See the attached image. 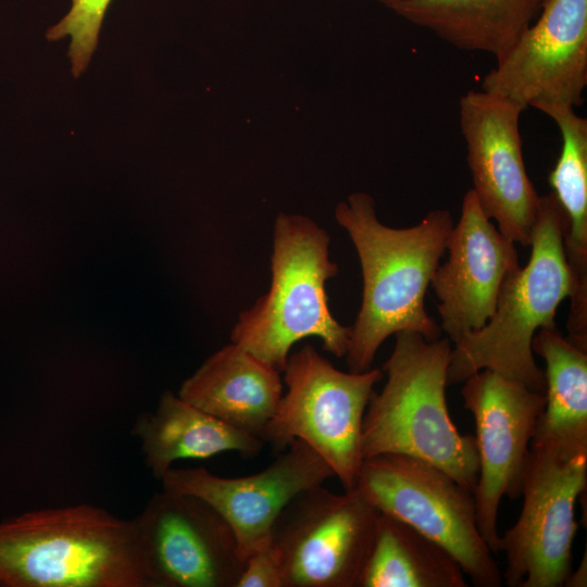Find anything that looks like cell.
<instances>
[{"label": "cell", "instance_id": "18", "mask_svg": "<svg viewBox=\"0 0 587 587\" xmlns=\"http://www.w3.org/2000/svg\"><path fill=\"white\" fill-rule=\"evenodd\" d=\"M546 0H405L392 11L465 51L502 58Z\"/></svg>", "mask_w": 587, "mask_h": 587}, {"label": "cell", "instance_id": "22", "mask_svg": "<svg viewBox=\"0 0 587 587\" xmlns=\"http://www.w3.org/2000/svg\"><path fill=\"white\" fill-rule=\"evenodd\" d=\"M110 2L111 0H72L67 14L47 30L46 36L50 41L71 37L67 55L74 77L84 73L97 49L102 21Z\"/></svg>", "mask_w": 587, "mask_h": 587}, {"label": "cell", "instance_id": "6", "mask_svg": "<svg viewBox=\"0 0 587 587\" xmlns=\"http://www.w3.org/2000/svg\"><path fill=\"white\" fill-rule=\"evenodd\" d=\"M283 372L287 392L264 429L263 442L282 452L299 439L332 467L345 490L354 488L363 461V417L383 371L342 372L304 345L289 354Z\"/></svg>", "mask_w": 587, "mask_h": 587}, {"label": "cell", "instance_id": "25", "mask_svg": "<svg viewBox=\"0 0 587 587\" xmlns=\"http://www.w3.org/2000/svg\"><path fill=\"white\" fill-rule=\"evenodd\" d=\"M376 1L383 3L384 5L388 7L391 10H394L397 5H399L400 3H402L405 0H376Z\"/></svg>", "mask_w": 587, "mask_h": 587}, {"label": "cell", "instance_id": "17", "mask_svg": "<svg viewBox=\"0 0 587 587\" xmlns=\"http://www.w3.org/2000/svg\"><path fill=\"white\" fill-rule=\"evenodd\" d=\"M140 439L145 463L161 479L175 461L207 459L236 451L258 454L264 442L165 391L153 413L140 415L134 426Z\"/></svg>", "mask_w": 587, "mask_h": 587}, {"label": "cell", "instance_id": "13", "mask_svg": "<svg viewBox=\"0 0 587 587\" xmlns=\"http://www.w3.org/2000/svg\"><path fill=\"white\" fill-rule=\"evenodd\" d=\"M587 86V0H546L535 22L482 80L524 110L580 105Z\"/></svg>", "mask_w": 587, "mask_h": 587}, {"label": "cell", "instance_id": "10", "mask_svg": "<svg viewBox=\"0 0 587 587\" xmlns=\"http://www.w3.org/2000/svg\"><path fill=\"white\" fill-rule=\"evenodd\" d=\"M464 407L474 417L478 479L474 491L477 527L499 553L498 511L503 497L521 496L523 476L546 396L497 372L480 370L463 382Z\"/></svg>", "mask_w": 587, "mask_h": 587}, {"label": "cell", "instance_id": "16", "mask_svg": "<svg viewBox=\"0 0 587 587\" xmlns=\"http://www.w3.org/2000/svg\"><path fill=\"white\" fill-rule=\"evenodd\" d=\"M282 391L278 371L232 342L209 357L183 383L178 396L262 440Z\"/></svg>", "mask_w": 587, "mask_h": 587}, {"label": "cell", "instance_id": "20", "mask_svg": "<svg viewBox=\"0 0 587 587\" xmlns=\"http://www.w3.org/2000/svg\"><path fill=\"white\" fill-rule=\"evenodd\" d=\"M560 129L562 148L548 180L567 224L563 248L571 275V307H587V120L575 108L546 103L536 108Z\"/></svg>", "mask_w": 587, "mask_h": 587}, {"label": "cell", "instance_id": "19", "mask_svg": "<svg viewBox=\"0 0 587 587\" xmlns=\"http://www.w3.org/2000/svg\"><path fill=\"white\" fill-rule=\"evenodd\" d=\"M532 349L546 364V404L532 442L587 451V350L573 345L557 327L540 328Z\"/></svg>", "mask_w": 587, "mask_h": 587}, {"label": "cell", "instance_id": "2", "mask_svg": "<svg viewBox=\"0 0 587 587\" xmlns=\"http://www.w3.org/2000/svg\"><path fill=\"white\" fill-rule=\"evenodd\" d=\"M0 586L150 587L136 520L80 503L4 521Z\"/></svg>", "mask_w": 587, "mask_h": 587}, {"label": "cell", "instance_id": "15", "mask_svg": "<svg viewBox=\"0 0 587 587\" xmlns=\"http://www.w3.org/2000/svg\"><path fill=\"white\" fill-rule=\"evenodd\" d=\"M449 255L430 285L439 300L440 328L454 344L494 314L508 276L520 267L514 242L500 233L470 189L447 241Z\"/></svg>", "mask_w": 587, "mask_h": 587}, {"label": "cell", "instance_id": "7", "mask_svg": "<svg viewBox=\"0 0 587 587\" xmlns=\"http://www.w3.org/2000/svg\"><path fill=\"white\" fill-rule=\"evenodd\" d=\"M355 487L379 511L444 547L477 587H499L502 573L480 535L475 497L448 473L399 453L363 459Z\"/></svg>", "mask_w": 587, "mask_h": 587}, {"label": "cell", "instance_id": "5", "mask_svg": "<svg viewBox=\"0 0 587 587\" xmlns=\"http://www.w3.org/2000/svg\"><path fill=\"white\" fill-rule=\"evenodd\" d=\"M330 238L314 221L279 214L274 224L268 291L239 314L230 339L279 373L291 347L307 337L337 358L346 355L351 326L332 314L326 282L338 273L329 259Z\"/></svg>", "mask_w": 587, "mask_h": 587}, {"label": "cell", "instance_id": "9", "mask_svg": "<svg viewBox=\"0 0 587 587\" xmlns=\"http://www.w3.org/2000/svg\"><path fill=\"white\" fill-rule=\"evenodd\" d=\"M379 511L357 488L299 492L271 532L284 587H358Z\"/></svg>", "mask_w": 587, "mask_h": 587}, {"label": "cell", "instance_id": "14", "mask_svg": "<svg viewBox=\"0 0 587 587\" xmlns=\"http://www.w3.org/2000/svg\"><path fill=\"white\" fill-rule=\"evenodd\" d=\"M263 471L223 477L204 467L170 469L163 490L198 497L232 527L241 559L271 542V532L283 509L299 492L335 476L332 467L305 442L296 439Z\"/></svg>", "mask_w": 587, "mask_h": 587}, {"label": "cell", "instance_id": "4", "mask_svg": "<svg viewBox=\"0 0 587 587\" xmlns=\"http://www.w3.org/2000/svg\"><path fill=\"white\" fill-rule=\"evenodd\" d=\"M566 224L553 192L540 196L529 259L504 280L488 322L453 344L447 385L487 369L545 394V374L535 361L532 340L540 328L555 327L558 307L571 292L563 248Z\"/></svg>", "mask_w": 587, "mask_h": 587}, {"label": "cell", "instance_id": "23", "mask_svg": "<svg viewBox=\"0 0 587 587\" xmlns=\"http://www.w3.org/2000/svg\"><path fill=\"white\" fill-rule=\"evenodd\" d=\"M236 587H284L280 563L271 542L249 555Z\"/></svg>", "mask_w": 587, "mask_h": 587}, {"label": "cell", "instance_id": "1", "mask_svg": "<svg viewBox=\"0 0 587 587\" xmlns=\"http://www.w3.org/2000/svg\"><path fill=\"white\" fill-rule=\"evenodd\" d=\"M335 218L355 247L363 278L345 355L348 370H370L382 344L397 333L438 339L441 328L427 314L425 296L454 225L451 213L437 209L414 226L394 228L379 222L370 195L354 192L337 204Z\"/></svg>", "mask_w": 587, "mask_h": 587}, {"label": "cell", "instance_id": "12", "mask_svg": "<svg viewBox=\"0 0 587 587\" xmlns=\"http://www.w3.org/2000/svg\"><path fill=\"white\" fill-rule=\"evenodd\" d=\"M517 103L480 90L459 101L461 132L472 188L498 229L511 241L529 246L539 197L525 168Z\"/></svg>", "mask_w": 587, "mask_h": 587}, {"label": "cell", "instance_id": "3", "mask_svg": "<svg viewBox=\"0 0 587 587\" xmlns=\"http://www.w3.org/2000/svg\"><path fill=\"white\" fill-rule=\"evenodd\" d=\"M449 338L427 340L416 332L396 334L383 366L380 392L372 394L361 436L363 459L399 453L428 462L474 494L478 454L474 435H462L447 407Z\"/></svg>", "mask_w": 587, "mask_h": 587}, {"label": "cell", "instance_id": "8", "mask_svg": "<svg viewBox=\"0 0 587 587\" xmlns=\"http://www.w3.org/2000/svg\"><path fill=\"white\" fill-rule=\"evenodd\" d=\"M587 484V451L532 442L523 476V505L500 536L510 587H562L572 572L575 505Z\"/></svg>", "mask_w": 587, "mask_h": 587}, {"label": "cell", "instance_id": "24", "mask_svg": "<svg viewBox=\"0 0 587 587\" xmlns=\"http://www.w3.org/2000/svg\"><path fill=\"white\" fill-rule=\"evenodd\" d=\"M586 555L584 557L583 562L579 564V566L574 571L571 572L565 586L569 587H585L587 582V575H586Z\"/></svg>", "mask_w": 587, "mask_h": 587}, {"label": "cell", "instance_id": "11", "mask_svg": "<svg viewBox=\"0 0 587 587\" xmlns=\"http://www.w3.org/2000/svg\"><path fill=\"white\" fill-rule=\"evenodd\" d=\"M135 520L150 587H236L245 561L232 527L209 503L162 490Z\"/></svg>", "mask_w": 587, "mask_h": 587}, {"label": "cell", "instance_id": "21", "mask_svg": "<svg viewBox=\"0 0 587 587\" xmlns=\"http://www.w3.org/2000/svg\"><path fill=\"white\" fill-rule=\"evenodd\" d=\"M457 560L403 521L379 512L358 587H466Z\"/></svg>", "mask_w": 587, "mask_h": 587}]
</instances>
